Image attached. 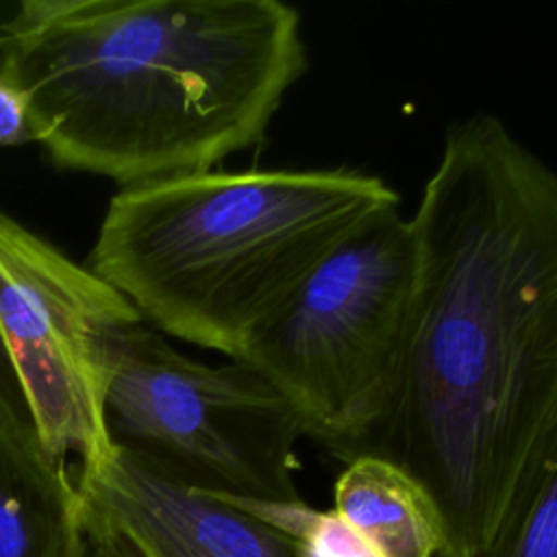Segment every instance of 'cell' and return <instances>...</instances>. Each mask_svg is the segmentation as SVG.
Instances as JSON below:
<instances>
[{"label": "cell", "instance_id": "6da1fadb", "mask_svg": "<svg viewBox=\"0 0 557 557\" xmlns=\"http://www.w3.org/2000/svg\"><path fill=\"white\" fill-rule=\"evenodd\" d=\"M409 220V337L366 455L400 466L433 498L440 557H472L557 444V170L500 117L474 113L446 128Z\"/></svg>", "mask_w": 557, "mask_h": 557}, {"label": "cell", "instance_id": "7a4b0ae2", "mask_svg": "<svg viewBox=\"0 0 557 557\" xmlns=\"http://www.w3.org/2000/svg\"><path fill=\"white\" fill-rule=\"evenodd\" d=\"M307 65L300 13L281 0H24L0 24V74L33 141L122 187L252 148Z\"/></svg>", "mask_w": 557, "mask_h": 557}, {"label": "cell", "instance_id": "3957f363", "mask_svg": "<svg viewBox=\"0 0 557 557\" xmlns=\"http://www.w3.org/2000/svg\"><path fill=\"white\" fill-rule=\"evenodd\" d=\"M355 168L207 170L122 187L89 270L163 335L237 359L250 331L333 248L398 207Z\"/></svg>", "mask_w": 557, "mask_h": 557}, {"label": "cell", "instance_id": "277c9868", "mask_svg": "<svg viewBox=\"0 0 557 557\" xmlns=\"http://www.w3.org/2000/svg\"><path fill=\"white\" fill-rule=\"evenodd\" d=\"M416 276L411 220L389 207L318 261L235 361L287 400L302 435L344 461L366 455L398 389Z\"/></svg>", "mask_w": 557, "mask_h": 557}, {"label": "cell", "instance_id": "5b68a950", "mask_svg": "<svg viewBox=\"0 0 557 557\" xmlns=\"http://www.w3.org/2000/svg\"><path fill=\"white\" fill-rule=\"evenodd\" d=\"M115 446L191 483L233 496L302 500L294 474L302 426L250 366H209L146 322L115 352L104 400Z\"/></svg>", "mask_w": 557, "mask_h": 557}, {"label": "cell", "instance_id": "8992f818", "mask_svg": "<svg viewBox=\"0 0 557 557\" xmlns=\"http://www.w3.org/2000/svg\"><path fill=\"white\" fill-rule=\"evenodd\" d=\"M111 283L0 211V346L44 455L74 476L115 450L104 400L115 352L141 324Z\"/></svg>", "mask_w": 557, "mask_h": 557}, {"label": "cell", "instance_id": "52a82bcc", "mask_svg": "<svg viewBox=\"0 0 557 557\" xmlns=\"http://www.w3.org/2000/svg\"><path fill=\"white\" fill-rule=\"evenodd\" d=\"M76 487L87 557H309L281 529L120 446Z\"/></svg>", "mask_w": 557, "mask_h": 557}, {"label": "cell", "instance_id": "ba28073f", "mask_svg": "<svg viewBox=\"0 0 557 557\" xmlns=\"http://www.w3.org/2000/svg\"><path fill=\"white\" fill-rule=\"evenodd\" d=\"M0 557H87L74 470L44 455L2 350Z\"/></svg>", "mask_w": 557, "mask_h": 557}, {"label": "cell", "instance_id": "9c48e42d", "mask_svg": "<svg viewBox=\"0 0 557 557\" xmlns=\"http://www.w3.org/2000/svg\"><path fill=\"white\" fill-rule=\"evenodd\" d=\"M333 511L370 557H440L444 524L433 498L400 466L379 455L346 461Z\"/></svg>", "mask_w": 557, "mask_h": 557}, {"label": "cell", "instance_id": "30bf717a", "mask_svg": "<svg viewBox=\"0 0 557 557\" xmlns=\"http://www.w3.org/2000/svg\"><path fill=\"white\" fill-rule=\"evenodd\" d=\"M472 557H557V444L516 513Z\"/></svg>", "mask_w": 557, "mask_h": 557}, {"label": "cell", "instance_id": "8fae6325", "mask_svg": "<svg viewBox=\"0 0 557 557\" xmlns=\"http://www.w3.org/2000/svg\"><path fill=\"white\" fill-rule=\"evenodd\" d=\"M33 141L24 94L0 74V146Z\"/></svg>", "mask_w": 557, "mask_h": 557}]
</instances>
